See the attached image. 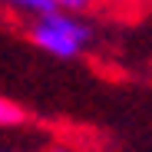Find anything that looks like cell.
Returning <instances> with one entry per match:
<instances>
[{"mask_svg": "<svg viewBox=\"0 0 152 152\" xmlns=\"http://www.w3.org/2000/svg\"><path fill=\"white\" fill-rule=\"evenodd\" d=\"M27 33L37 50H43L46 56H56V60H76L93 43V27L83 20V13H69L56 7L33 17Z\"/></svg>", "mask_w": 152, "mask_h": 152, "instance_id": "1", "label": "cell"}, {"mask_svg": "<svg viewBox=\"0 0 152 152\" xmlns=\"http://www.w3.org/2000/svg\"><path fill=\"white\" fill-rule=\"evenodd\" d=\"M23 122H27V109L20 103H13V99L0 96V129H17Z\"/></svg>", "mask_w": 152, "mask_h": 152, "instance_id": "2", "label": "cell"}, {"mask_svg": "<svg viewBox=\"0 0 152 152\" xmlns=\"http://www.w3.org/2000/svg\"><path fill=\"white\" fill-rule=\"evenodd\" d=\"M7 10H13V13H20V17H40V13H46V10H53V4L50 0H0Z\"/></svg>", "mask_w": 152, "mask_h": 152, "instance_id": "3", "label": "cell"}, {"mask_svg": "<svg viewBox=\"0 0 152 152\" xmlns=\"http://www.w3.org/2000/svg\"><path fill=\"white\" fill-rule=\"evenodd\" d=\"M56 10H69V13H89L96 7H103V0H50Z\"/></svg>", "mask_w": 152, "mask_h": 152, "instance_id": "4", "label": "cell"}, {"mask_svg": "<svg viewBox=\"0 0 152 152\" xmlns=\"http://www.w3.org/2000/svg\"><path fill=\"white\" fill-rule=\"evenodd\" d=\"M149 4V0H103V7H109L113 13H136Z\"/></svg>", "mask_w": 152, "mask_h": 152, "instance_id": "5", "label": "cell"}, {"mask_svg": "<svg viewBox=\"0 0 152 152\" xmlns=\"http://www.w3.org/2000/svg\"><path fill=\"white\" fill-rule=\"evenodd\" d=\"M50 152H80V149H69V145H56V149H50Z\"/></svg>", "mask_w": 152, "mask_h": 152, "instance_id": "6", "label": "cell"}]
</instances>
